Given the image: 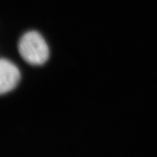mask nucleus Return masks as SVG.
<instances>
[{"label":"nucleus","instance_id":"1","mask_svg":"<svg viewBox=\"0 0 157 157\" xmlns=\"http://www.w3.org/2000/svg\"><path fill=\"white\" fill-rule=\"evenodd\" d=\"M21 57L31 65L40 66L49 58V48L40 34L31 31L21 37L18 45Z\"/></svg>","mask_w":157,"mask_h":157},{"label":"nucleus","instance_id":"2","mask_svg":"<svg viewBox=\"0 0 157 157\" xmlns=\"http://www.w3.org/2000/svg\"><path fill=\"white\" fill-rule=\"evenodd\" d=\"M20 80V72L15 64L2 59L0 61V93L4 95L15 89Z\"/></svg>","mask_w":157,"mask_h":157}]
</instances>
